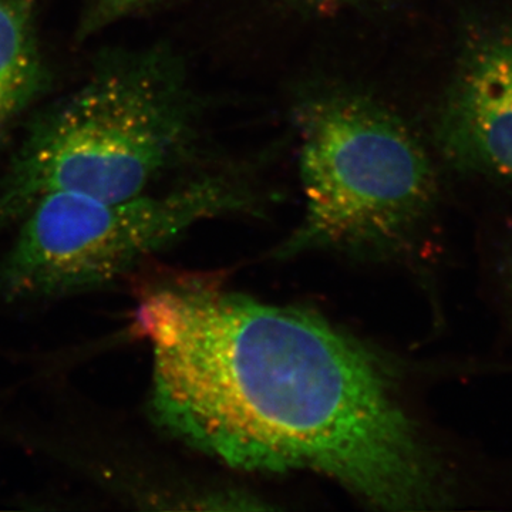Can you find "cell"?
Instances as JSON below:
<instances>
[{
  "label": "cell",
  "mask_w": 512,
  "mask_h": 512,
  "mask_svg": "<svg viewBox=\"0 0 512 512\" xmlns=\"http://www.w3.org/2000/svg\"><path fill=\"white\" fill-rule=\"evenodd\" d=\"M161 0H92L80 20L79 35L93 36L107 26L126 19L133 13L154 5Z\"/></svg>",
  "instance_id": "cell-7"
},
{
  "label": "cell",
  "mask_w": 512,
  "mask_h": 512,
  "mask_svg": "<svg viewBox=\"0 0 512 512\" xmlns=\"http://www.w3.org/2000/svg\"><path fill=\"white\" fill-rule=\"evenodd\" d=\"M249 205L244 191L220 178L120 201L46 195L20 220L18 237L0 259V296L47 301L106 288L197 222Z\"/></svg>",
  "instance_id": "cell-4"
},
{
  "label": "cell",
  "mask_w": 512,
  "mask_h": 512,
  "mask_svg": "<svg viewBox=\"0 0 512 512\" xmlns=\"http://www.w3.org/2000/svg\"><path fill=\"white\" fill-rule=\"evenodd\" d=\"M316 2H335V0H316Z\"/></svg>",
  "instance_id": "cell-9"
},
{
  "label": "cell",
  "mask_w": 512,
  "mask_h": 512,
  "mask_svg": "<svg viewBox=\"0 0 512 512\" xmlns=\"http://www.w3.org/2000/svg\"><path fill=\"white\" fill-rule=\"evenodd\" d=\"M299 126L306 211L276 254L399 249L437 194L433 167L412 131L375 101L350 93L308 101Z\"/></svg>",
  "instance_id": "cell-3"
},
{
  "label": "cell",
  "mask_w": 512,
  "mask_h": 512,
  "mask_svg": "<svg viewBox=\"0 0 512 512\" xmlns=\"http://www.w3.org/2000/svg\"><path fill=\"white\" fill-rule=\"evenodd\" d=\"M194 109L161 50L103 57L76 90L40 114L0 180V222L20 221L49 194L120 201L146 194L180 164Z\"/></svg>",
  "instance_id": "cell-2"
},
{
  "label": "cell",
  "mask_w": 512,
  "mask_h": 512,
  "mask_svg": "<svg viewBox=\"0 0 512 512\" xmlns=\"http://www.w3.org/2000/svg\"><path fill=\"white\" fill-rule=\"evenodd\" d=\"M439 140L461 170L512 180V19L477 33L466 47Z\"/></svg>",
  "instance_id": "cell-5"
},
{
  "label": "cell",
  "mask_w": 512,
  "mask_h": 512,
  "mask_svg": "<svg viewBox=\"0 0 512 512\" xmlns=\"http://www.w3.org/2000/svg\"><path fill=\"white\" fill-rule=\"evenodd\" d=\"M32 0H0V136L45 89Z\"/></svg>",
  "instance_id": "cell-6"
},
{
  "label": "cell",
  "mask_w": 512,
  "mask_h": 512,
  "mask_svg": "<svg viewBox=\"0 0 512 512\" xmlns=\"http://www.w3.org/2000/svg\"><path fill=\"white\" fill-rule=\"evenodd\" d=\"M136 332L153 350L151 417L187 446L249 473L319 474L380 510L456 500L387 367L318 313L171 276L141 296Z\"/></svg>",
  "instance_id": "cell-1"
},
{
  "label": "cell",
  "mask_w": 512,
  "mask_h": 512,
  "mask_svg": "<svg viewBox=\"0 0 512 512\" xmlns=\"http://www.w3.org/2000/svg\"><path fill=\"white\" fill-rule=\"evenodd\" d=\"M505 278H507L508 291L512 299V254L508 256L507 262H505Z\"/></svg>",
  "instance_id": "cell-8"
}]
</instances>
